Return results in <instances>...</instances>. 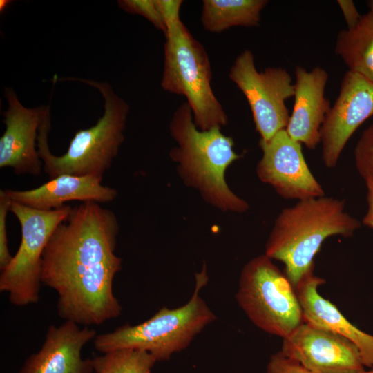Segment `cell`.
Listing matches in <instances>:
<instances>
[{"mask_svg":"<svg viewBox=\"0 0 373 373\" xmlns=\"http://www.w3.org/2000/svg\"><path fill=\"white\" fill-rule=\"evenodd\" d=\"M259 145L262 156L257 164V175L279 195L298 201L325 195L307 166L301 143L292 140L285 129L267 141L260 140Z\"/></svg>","mask_w":373,"mask_h":373,"instance_id":"cell-10","label":"cell"},{"mask_svg":"<svg viewBox=\"0 0 373 373\" xmlns=\"http://www.w3.org/2000/svg\"><path fill=\"white\" fill-rule=\"evenodd\" d=\"M119 232L114 212L93 201L72 207L56 227L42 254L41 282L57 293L60 318L88 327L120 316L113 288L122 267Z\"/></svg>","mask_w":373,"mask_h":373,"instance_id":"cell-1","label":"cell"},{"mask_svg":"<svg viewBox=\"0 0 373 373\" xmlns=\"http://www.w3.org/2000/svg\"><path fill=\"white\" fill-rule=\"evenodd\" d=\"M156 362L149 353L135 349H119L92 359L96 373H151Z\"/></svg>","mask_w":373,"mask_h":373,"instance_id":"cell-20","label":"cell"},{"mask_svg":"<svg viewBox=\"0 0 373 373\" xmlns=\"http://www.w3.org/2000/svg\"><path fill=\"white\" fill-rule=\"evenodd\" d=\"M8 1L1 0L0 1V10L1 12L3 11L8 6Z\"/></svg>","mask_w":373,"mask_h":373,"instance_id":"cell-28","label":"cell"},{"mask_svg":"<svg viewBox=\"0 0 373 373\" xmlns=\"http://www.w3.org/2000/svg\"><path fill=\"white\" fill-rule=\"evenodd\" d=\"M236 300L256 327L283 338L304 321L296 289L265 254L243 267Z\"/></svg>","mask_w":373,"mask_h":373,"instance_id":"cell-7","label":"cell"},{"mask_svg":"<svg viewBox=\"0 0 373 373\" xmlns=\"http://www.w3.org/2000/svg\"><path fill=\"white\" fill-rule=\"evenodd\" d=\"M280 352L313 373H358L364 370L357 347L348 339L306 322L283 338Z\"/></svg>","mask_w":373,"mask_h":373,"instance_id":"cell-11","label":"cell"},{"mask_svg":"<svg viewBox=\"0 0 373 373\" xmlns=\"http://www.w3.org/2000/svg\"><path fill=\"white\" fill-rule=\"evenodd\" d=\"M117 3L125 12L144 17L157 29L166 32V26L157 0H119Z\"/></svg>","mask_w":373,"mask_h":373,"instance_id":"cell-22","label":"cell"},{"mask_svg":"<svg viewBox=\"0 0 373 373\" xmlns=\"http://www.w3.org/2000/svg\"><path fill=\"white\" fill-rule=\"evenodd\" d=\"M65 79L84 82L97 89L104 99V112L95 125L76 131L66 152L57 156L50 152L48 143L50 128L48 110L40 126L37 138V150L44 163V171L50 179L62 174L103 178L124 140V132L129 106L106 82L75 78Z\"/></svg>","mask_w":373,"mask_h":373,"instance_id":"cell-4","label":"cell"},{"mask_svg":"<svg viewBox=\"0 0 373 373\" xmlns=\"http://www.w3.org/2000/svg\"><path fill=\"white\" fill-rule=\"evenodd\" d=\"M367 211L363 218V224L373 229V191L367 189Z\"/></svg>","mask_w":373,"mask_h":373,"instance_id":"cell-27","label":"cell"},{"mask_svg":"<svg viewBox=\"0 0 373 373\" xmlns=\"http://www.w3.org/2000/svg\"><path fill=\"white\" fill-rule=\"evenodd\" d=\"M267 0H203L201 23L204 30L220 33L233 26L255 27Z\"/></svg>","mask_w":373,"mask_h":373,"instance_id":"cell-19","label":"cell"},{"mask_svg":"<svg viewBox=\"0 0 373 373\" xmlns=\"http://www.w3.org/2000/svg\"><path fill=\"white\" fill-rule=\"evenodd\" d=\"M338 4L343 12L347 28H353L360 20V15L353 1L338 0Z\"/></svg>","mask_w":373,"mask_h":373,"instance_id":"cell-26","label":"cell"},{"mask_svg":"<svg viewBox=\"0 0 373 373\" xmlns=\"http://www.w3.org/2000/svg\"><path fill=\"white\" fill-rule=\"evenodd\" d=\"M228 76L245 96L260 140L267 141L286 128L290 115L285 101L295 93L287 70L269 67L258 71L253 52L246 49L236 58Z\"/></svg>","mask_w":373,"mask_h":373,"instance_id":"cell-9","label":"cell"},{"mask_svg":"<svg viewBox=\"0 0 373 373\" xmlns=\"http://www.w3.org/2000/svg\"><path fill=\"white\" fill-rule=\"evenodd\" d=\"M71 207L43 211L12 201L10 211L17 218L21 240L15 255L1 271L0 291L17 307L37 303L39 300L41 257L56 227L69 215Z\"/></svg>","mask_w":373,"mask_h":373,"instance_id":"cell-8","label":"cell"},{"mask_svg":"<svg viewBox=\"0 0 373 373\" xmlns=\"http://www.w3.org/2000/svg\"><path fill=\"white\" fill-rule=\"evenodd\" d=\"M335 52L349 70L373 82V15H362L351 28L343 29L337 35Z\"/></svg>","mask_w":373,"mask_h":373,"instance_id":"cell-18","label":"cell"},{"mask_svg":"<svg viewBox=\"0 0 373 373\" xmlns=\"http://www.w3.org/2000/svg\"><path fill=\"white\" fill-rule=\"evenodd\" d=\"M169 131L177 143L169 155L185 184L197 189L205 202L222 211L243 213L249 204L227 184V168L242 155L233 151L230 136L220 127L208 131L197 128L189 104L182 103L169 122Z\"/></svg>","mask_w":373,"mask_h":373,"instance_id":"cell-2","label":"cell"},{"mask_svg":"<svg viewBox=\"0 0 373 373\" xmlns=\"http://www.w3.org/2000/svg\"><path fill=\"white\" fill-rule=\"evenodd\" d=\"M166 28L171 23L180 20L182 0H157Z\"/></svg>","mask_w":373,"mask_h":373,"instance_id":"cell-25","label":"cell"},{"mask_svg":"<svg viewBox=\"0 0 373 373\" xmlns=\"http://www.w3.org/2000/svg\"><path fill=\"white\" fill-rule=\"evenodd\" d=\"M325 282L313 271L296 287L304 322L348 339L358 349L363 365L373 367V335L352 324L335 305L318 293V287Z\"/></svg>","mask_w":373,"mask_h":373,"instance_id":"cell-17","label":"cell"},{"mask_svg":"<svg viewBox=\"0 0 373 373\" xmlns=\"http://www.w3.org/2000/svg\"><path fill=\"white\" fill-rule=\"evenodd\" d=\"M367 5L370 8V12L373 15V0L368 1Z\"/></svg>","mask_w":373,"mask_h":373,"instance_id":"cell-29","label":"cell"},{"mask_svg":"<svg viewBox=\"0 0 373 373\" xmlns=\"http://www.w3.org/2000/svg\"><path fill=\"white\" fill-rule=\"evenodd\" d=\"M373 115V82L348 70L343 76L338 96L320 129L322 160L334 168L356 130Z\"/></svg>","mask_w":373,"mask_h":373,"instance_id":"cell-12","label":"cell"},{"mask_svg":"<svg viewBox=\"0 0 373 373\" xmlns=\"http://www.w3.org/2000/svg\"><path fill=\"white\" fill-rule=\"evenodd\" d=\"M96 336L94 329L70 321L51 325L40 350L30 355L19 373H93L92 359L82 358V350Z\"/></svg>","mask_w":373,"mask_h":373,"instance_id":"cell-14","label":"cell"},{"mask_svg":"<svg viewBox=\"0 0 373 373\" xmlns=\"http://www.w3.org/2000/svg\"><path fill=\"white\" fill-rule=\"evenodd\" d=\"M4 96L8 108L3 112L6 130L0 137V168L10 167L17 175L38 176L44 163L36 146L49 105L26 108L9 87L4 88Z\"/></svg>","mask_w":373,"mask_h":373,"instance_id":"cell-13","label":"cell"},{"mask_svg":"<svg viewBox=\"0 0 373 373\" xmlns=\"http://www.w3.org/2000/svg\"><path fill=\"white\" fill-rule=\"evenodd\" d=\"M209 282L205 265L195 275L192 296L178 308H161L148 320L135 325H123L114 331L97 335L96 350L110 351L131 348L145 351L156 361H167L171 356L186 349L193 338L216 316L201 298L200 291Z\"/></svg>","mask_w":373,"mask_h":373,"instance_id":"cell-5","label":"cell"},{"mask_svg":"<svg viewBox=\"0 0 373 373\" xmlns=\"http://www.w3.org/2000/svg\"><path fill=\"white\" fill-rule=\"evenodd\" d=\"M266 373H313L298 363L290 360L277 352L270 357L267 365ZM358 373H373V370L370 371L363 370Z\"/></svg>","mask_w":373,"mask_h":373,"instance_id":"cell-24","label":"cell"},{"mask_svg":"<svg viewBox=\"0 0 373 373\" xmlns=\"http://www.w3.org/2000/svg\"><path fill=\"white\" fill-rule=\"evenodd\" d=\"M164 35L162 88L186 97L200 130L226 126L228 117L211 88V63L202 44L181 19L169 25Z\"/></svg>","mask_w":373,"mask_h":373,"instance_id":"cell-6","label":"cell"},{"mask_svg":"<svg viewBox=\"0 0 373 373\" xmlns=\"http://www.w3.org/2000/svg\"><path fill=\"white\" fill-rule=\"evenodd\" d=\"M295 76L294 104L285 131L294 141L314 149L321 142L320 129L331 109L325 96L328 73L321 67L307 71L296 66Z\"/></svg>","mask_w":373,"mask_h":373,"instance_id":"cell-15","label":"cell"},{"mask_svg":"<svg viewBox=\"0 0 373 373\" xmlns=\"http://www.w3.org/2000/svg\"><path fill=\"white\" fill-rule=\"evenodd\" d=\"M103 178L62 174L30 190L5 189L12 201L43 211L64 207L66 202L77 200L99 204L114 200L117 191L102 184Z\"/></svg>","mask_w":373,"mask_h":373,"instance_id":"cell-16","label":"cell"},{"mask_svg":"<svg viewBox=\"0 0 373 373\" xmlns=\"http://www.w3.org/2000/svg\"><path fill=\"white\" fill-rule=\"evenodd\" d=\"M361 222L345 211V201L322 196L283 209L275 220L265 255L281 261L294 288L314 271V258L332 236H352Z\"/></svg>","mask_w":373,"mask_h":373,"instance_id":"cell-3","label":"cell"},{"mask_svg":"<svg viewBox=\"0 0 373 373\" xmlns=\"http://www.w3.org/2000/svg\"><path fill=\"white\" fill-rule=\"evenodd\" d=\"M354 160L357 171L367 189L373 191V124L363 132L358 140Z\"/></svg>","mask_w":373,"mask_h":373,"instance_id":"cell-21","label":"cell"},{"mask_svg":"<svg viewBox=\"0 0 373 373\" xmlns=\"http://www.w3.org/2000/svg\"><path fill=\"white\" fill-rule=\"evenodd\" d=\"M12 200L6 190H0V269H3L11 261L12 256L8 248L6 218L10 211Z\"/></svg>","mask_w":373,"mask_h":373,"instance_id":"cell-23","label":"cell"}]
</instances>
